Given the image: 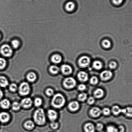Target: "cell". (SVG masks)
I'll use <instances>...</instances> for the list:
<instances>
[{
    "instance_id": "7bdbcfd3",
    "label": "cell",
    "mask_w": 132,
    "mask_h": 132,
    "mask_svg": "<svg viewBox=\"0 0 132 132\" xmlns=\"http://www.w3.org/2000/svg\"><path fill=\"white\" fill-rule=\"evenodd\" d=\"M123 1V0H112L113 3L116 5L121 4Z\"/></svg>"
},
{
    "instance_id": "5b68a950",
    "label": "cell",
    "mask_w": 132,
    "mask_h": 132,
    "mask_svg": "<svg viewBox=\"0 0 132 132\" xmlns=\"http://www.w3.org/2000/svg\"><path fill=\"white\" fill-rule=\"evenodd\" d=\"M76 80L72 77H67L63 81L64 86L67 89H72L76 85Z\"/></svg>"
},
{
    "instance_id": "ffe728a7",
    "label": "cell",
    "mask_w": 132,
    "mask_h": 132,
    "mask_svg": "<svg viewBox=\"0 0 132 132\" xmlns=\"http://www.w3.org/2000/svg\"><path fill=\"white\" fill-rule=\"evenodd\" d=\"M62 60L61 56L58 54L53 55L51 57L52 62L56 64H59L61 62Z\"/></svg>"
},
{
    "instance_id": "277c9868",
    "label": "cell",
    "mask_w": 132,
    "mask_h": 132,
    "mask_svg": "<svg viewBox=\"0 0 132 132\" xmlns=\"http://www.w3.org/2000/svg\"><path fill=\"white\" fill-rule=\"evenodd\" d=\"M0 51L2 55L6 57H10L12 55V49L9 45L7 44L3 45L1 47Z\"/></svg>"
},
{
    "instance_id": "4316f807",
    "label": "cell",
    "mask_w": 132,
    "mask_h": 132,
    "mask_svg": "<svg viewBox=\"0 0 132 132\" xmlns=\"http://www.w3.org/2000/svg\"><path fill=\"white\" fill-rule=\"evenodd\" d=\"M93 67L95 69L99 70L102 68L103 64L100 61H96L93 63Z\"/></svg>"
},
{
    "instance_id": "52a82bcc",
    "label": "cell",
    "mask_w": 132,
    "mask_h": 132,
    "mask_svg": "<svg viewBox=\"0 0 132 132\" xmlns=\"http://www.w3.org/2000/svg\"><path fill=\"white\" fill-rule=\"evenodd\" d=\"M90 59L86 56H82L80 58L79 60V64L80 67L85 68L88 67L90 64Z\"/></svg>"
},
{
    "instance_id": "9a60e30c",
    "label": "cell",
    "mask_w": 132,
    "mask_h": 132,
    "mask_svg": "<svg viewBox=\"0 0 132 132\" xmlns=\"http://www.w3.org/2000/svg\"><path fill=\"white\" fill-rule=\"evenodd\" d=\"M77 77L80 81L82 82H85L88 79V75L86 72L84 71H81L77 75Z\"/></svg>"
},
{
    "instance_id": "484cf974",
    "label": "cell",
    "mask_w": 132,
    "mask_h": 132,
    "mask_svg": "<svg viewBox=\"0 0 132 132\" xmlns=\"http://www.w3.org/2000/svg\"><path fill=\"white\" fill-rule=\"evenodd\" d=\"M12 108L15 111H18L20 109L21 107L20 103L17 102H14L12 103L11 105Z\"/></svg>"
},
{
    "instance_id": "6da1fadb",
    "label": "cell",
    "mask_w": 132,
    "mask_h": 132,
    "mask_svg": "<svg viewBox=\"0 0 132 132\" xmlns=\"http://www.w3.org/2000/svg\"><path fill=\"white\" fill-rule=\"evenodd\" d=\"M33 119L37 125H42L46 122V116L44 111L42 108H40L36 110L33 115Z\"/></svg>"
},
{
    "instance_id": "f1b7e54d",
    "label": "cell",
    "mask_w": 132,
    "mask_h": 132,
    "mask_svg": "<svg viewBox=\"0 0 132 132\" xmlns=\"http://www.w3.org/2000/svg\"><path fill=\"white\" fill-rule=\"evenodd\" d=\"M106 132H118L117 128L112 125L107 127Z\"/></svg>"
},
{
    "instance_id": "ba28073f",
    "label": "cell",
    "mask_w": 132,
    "mask_h": 132,
    "mask_svg": "<svg viewBox=\"0 0 132 132\" xmlns=\"http://www.w3.org/2000/svg\"><path fill=\"white\" fill-rule=\"evenodd\" d=\"M112 76V73L111 71L105 70L101 72L100 75L101 79L103 81H107L110 79Z\"/></svg>"
},
{
    "instance_id": "3957f363",
    "label": "cell",
    "mask_w": 132,
    "mask_h": 132,
    "mask_svg": "<svg viewBox=\"0 0 132 132\" xmlns=\"http://www.w3.org/2000/svg\"><path fill=\"white\" fill-rule=\"evenodd\" d=\"M18 90L20 95L25 96L28 95L30 91V88L28 82H23L19 85Z\"/></svg>"
},
{
    "instance_id": "5bb4252c",
    "label": "cell",
    "mask_w": 132,
    "mask_h": 132,
    "mask_svg": "<svg viewBox=\"0 0 132 132\" xmlns=\"http://www.w3.org/2000/svg\"><path fill=\"white\" fill-rule=\"evenodd\" d=\"M10 101L7 99H3L0 101V107L2 109H8L10 108Z\"/></svg>"
},
{
    "instance_id": "7dc6e473",
    "label": "cell",
    "mask_w": 132,
    "mask_h": 132,
    "mask_svg": "<svg viewBox=\"0 0 132 132\" xmlns=\"http://www.w3.org/2000/svg\"><path fill=\"white\" fill-rule=\"evenodd\" d=\"M1 34H0V38H1Z\"/></svg>"
},
{
    "instance_id": "2e32d148",
    "label": "cell",
    "mask_w": 132,
    "mask_h": 132,
    "mask_svg": "<svg viewBox=\"0 0 132 132\" xmlns=\"http://www.w3.org/2000/svg\"><path fill=\"white\" fill-rule=\"evenodd\" d=\"M84 130L85 132H95V127L93 124L90 123L85 124L84 127Z\"/></svg>"
},
{
    "instance_id": "4dcf8cb0",
    "label": "cell",
    "mask_w": 132,
    "mask_h": 132,
    "mask_svg": "<svg viewBox=\"0 0 132 132\" xmlns=\"http://www.w3.org/2000/svg\"><path fill=\"white\" fill-rule=\"evenodd\" d=\"M6 61L3 58L0 57V70H3L6 67Z\"/></svg>"
},
{
    "instance_id": "7c38bea8",
    "label": "cell",
    "mask_w": 132,
    "mask_h": 132,
    "mask_svg": "<svg viewBox=\"0 0 132 132\" xmlns=\"http://www.w3.org/2000/svg\"><path fill=\"white\" fill-rule=\"evenodd\" d=\"M102 113L101 110L98 107H94L90 111V115L94 117H99L101 114Z\"/></svg>"
},
{
    "instance_id": "44dd1931",
    "label": "cell",
    "mask_w": 132,
    "mask_h": 132,
    "mask_svg": "<svg viewBox=\"0 0 132 132\" xmlns=\"http://www.w3.org/2000/svg\"><path fill=\"white\" fill-rule=\"evenodd\" d=\"M35 125L34 122L31 120H28L24 124V127L28 130H32L34 128Z\"/></svg>"
},
{
    "instance_id": "e575fe53",
    "label": "cell",
    "mask_w": 132,
    "mask_h": 132,
    "mask_svg": "<svg viewBox=\"0 0 132 132\" xmlns=\"http://www.w3.org/2000/svg\"><path fill=\"white\" fill-rule=\"evenodd\" d=\"M46 95L49 96H51L54 94V91L53 89L51 88H48L46 90Z\"/></svg>"
},
{
    "instance_id": "e0dca14e",
    "label": "cell",
    "mask_w": 132,
    "mask_h": 132,
    "mask_svg": "<svg viewBox=\"0 0 132 132\" xmlns=\"http://www.w3.org/2000/svg\"><path fill=\"white\" fill-rule=\"evenodd\" d=\"M9 85L8 80L5 76H0V87L5 88Z\"/></svg>"
},
{
    "instance_id": "74e56055",
    "label": "cell",
    "mask_w": 132,
    "mask_h": 132,
    "mask_svg": "<svg viewBox=\"0 0 132 132\" xmlns=\"http://www.w3.org/2000/svg\"><path fill=\"white\" fill-rule=\"evenodd\" d=\"M103 128H104V126L101 123L97 124L96 126L95 127L96 130L99 132L103 131Z\"/></svg>"
},
{
    "instance_id": "7a4b0ae2",
    "label": "cell",
    "mask_w": 132,
    "mask_h": 132,
    "mask_svg": "<svg viewBox=\"0 0 132 132\" xmlns=\"http://www.w3.org/2000/svg\"><path fill=\"white\" fill-rule=\"evenodd\" d=\"M65 99L63 95L60 93L54 94L52 99L51 105L54 108L60 109L64 105Z\"/></svg>"
},
{
    "instance_id": "d590c367",
    "label": "cell",
    "mask_w": 132,
    "mask_h": 132,
    "mask_svg": "<svg viewBox=\"0 0 132 132\" xmlns=\"http://www.w3.org/2000/svg\"><path fill=\"white\" fill-rule=\"evenodd\" d=\"M98 79L96 76H93L90 78V83L93 85H96L98 84Z\"/></svg>"
},
{
    "instance_id": "f546056e",
    "label": "cell",
    "mask_w": 132,
    "mask_h": 132,
    "mask_svg": "<svg viewBox=\"0 0 132 132\" xmlns=\"http://www.w3.org/2000/svg\"><path fill=\"white\" fill-rule=\"evenodd\" d=\"M87 98V94L85 93H82L80 94L78 96L79 100L81 102L84 101Z\"/></svg>"
},
{
    "instance_id": "9c48e42d",
    "label": "cell",
    "mask_w": 132,
    "mask_h": 132,
    "mask_svg": "<svg viewBox=\"0 0 132 132\" xmlns=\"http://www.w3.org/2000/svg\"><path fill=\"white\" fill-rule=\"evenodd\" d=\"M48 117L51 121H55L58 117V113L56 111L53 109H50L48 111Z\"/></svg>"
},
{
    "instance_id": "ac0fdd59",
    "label": "cell",
    "mask_w": 132,
    "mask_h": 132,
    "mask_svg": "<svg viewBox=\"0 0 132 132\" xmlns=\"http://www.w3.org/2000/svg\"><path fill=\"white\" fill-rule=\"evenodd\" d=\"M112 112L114 114L117 116L120 114V113H123L124 109H122L120 108L118 106H114L112 107Z\"/></svg>"
},
{
    "instance_id": "8992f818",
    "label": "cell",
    "mask_w": 132,
    "mask_h": 132,
    "mask_svg": "<svg viewBox=\"0 0 132 132\" xmlns=\"http://www.w3.org/2000/svg\"><path fill=\"white\" fill-rule=\"evenodd\" d=\"M20 104L23 108L28 109L32 106L33 101L30 98H25L22 100Z\"/></svg>"
},
{
    "instance_id": "bcb514c9",
    "label": "cell",
    "mask_w": 132,
    "mask_h": 132,
    "mask_svg": "<svg viewBox=\"0 0 132 132\" xmlns=\"http://www.w3.org/2000/svg\"><path fill=\"white\" fill-rule=\"evenodd\" d=\"M105 132V131H100V132Z\"/></svg>"
},
{
    "instance_id": "7402d4cb",
    "label": "cell",
    "mask_w": 132,
    "mask_h": 132,
    "mask_svg": "<svg viewBox=\"0 0 132 132\" xmlns=\"http://www.w3.org/2000/svg\"><path fill=\"white\" fill-rule=\"evenodd\" d=\"M94 94L95 98H100L103 96L104 92L103 89L101 88H98L94 91Z\"/></svg>"
},
{
    "instance_id": "603a6c76",
    "label": "cell",
    "mask_w": 132,
    "mask_h": 132,
    "mask_svg": "<svg viewBox=\"0 0 132 132\" xmlns=\"http://www.w3.org/2000/svg\"><path fill=\"white\" fill-rule=\"evenodd\" d=\"M59 68L57 66L55 65H53L50 66L49 68V70L51 73L53 74H57L59 71Z\"/></svg>"
},
{
    "instance_id": "f6af8a7d",
    "label": "cell",
    "mask_w": 132,
    "mask_h": 132,
    "mask_svg": "<svg viewBox=\"0 0 132 132\" xmlns=\"http://www.w3.org/2000/svg\"><path fill=\"white\" fill-rule=\"evenodd\" d=\"M3 96V93L2 90L0 89V100L2 99Z\"/></svg>"
},
{
    "instance_id": "cb8c5ba5",
    "label": "cell",
    "mask_w": 132,
    "mask_h": 132,
    "mask_svg": "<svg viewBox=\"0 0 132 132\" xmlns=\"http://www.w3.org/2000/svg\"><path fill=\"white\" fill-rule=\"evenodd\" d=\"M75 7V4L72 2H69L66 4V10L68 11H72L74 10Z\"/></svg>"
},
{
    "instance_id": "d6a6232c",
    "label": "cell",
    "mask_w": 132,
    "mask_h": 132,
    "mask_svg": "<svg viewBox=\"0 0 132 132\" xmlns=\"http://www.w3.org/2000/svg\"><path fill=\"white\" fill-rule=\"evenodd\" d=\"M20 45L19 41L17 40H13L11 42V45L13 48L16 49L18 48Z\"/></svg>"
},
{
    "instance_id": "60d3db41",
    "label": "cell",
    "mask_w": 132,
    "mask_h": 132,
    "mask_svg": "<svg viewBox=\"0 0 132 132\" xmlns=\"http://www.w3.org/2000/svg\"><path fill=\"white\" fill-rule=\"evenodd\" d=\"M109 66L110 68L112 69H114L117 67V63L115 62L112 61L110 63Z\"/></svg>"
},
{
    "instance_id": "d4e9b609",
    "label": "cell",
    "mask_w": 132,
    "mask_h": 132,
    "mask_svg": "<svg viewBox=\"0 0 132 132\" xmlns=\"http://www.w3.org/2000/svg\"><path fill=\"white\" fill-rule=\"evenodd\" d=\"M123 114L128 117H132V107H128L124 109Z\"/></svg>"
},
{
    "instance_id": "b9f144b4",
    "label": "cell",
    "mask_w": 132,
    "mask_h": 132,
    "mask_svg": "<svg viewBox=\"0 0 132 132\" xmlns=\"http://www.w3.org/2000/svg\"><path fill=\"white\" fill-rule=\"evenodd\" d=\"M86 85L83 84H81L79 85L78 89L80 91H83L86 89Z\"/></svg>"
},
{
    "instance_id": "836d02e7",
    "label": "cell",
    "mask_w": 132,
    "mask_h": 132,
    "mask_svg": "<svg viewBox=\"0 0 132 132\" xmlns=\"http://www.w3.org/2000/svg\"><path fill=\"white\" fill-rule=\"evenodd\" d=\"M102 45H103V47L105 48H108L110 47L111 43L108 40H105L102 42Z\"/></svg>"
},
{
    "instance_id": "30bf717a",
    "label": "cell",
    "mask_w": 132,
    "mask_h": 132,
    "mask_svg": "<svg viewBox=\"0 0 132 132\" xmlns=\"http://www.w3.org/2000/svg\"><path fill=\"white\" fill-rule=\"evenodd\" d=\"M61 71L63 74L68 75L71 74L72 72V67L67 64H63L61 67Z\"/></svg>"
},
{
    "instance_id": "83f0119b",
    "label": "cell",
    "mask_w": 132,
    "mask_h": 132,
    "mask_svg": "<svg viewBox=\"0 0 132 132\" xmlns=\"http://www.w3.org/2000/svg\"><path fill=\"white\" fill-rule=\"evenodd\" d=\"M34 105L36 107H40L42 104V100L40 98H36L34 101Z\"/></svg>"
},
{
    "instance_id": "ab89813d",
    "label": "cell",
    "mask_w": 132,
    "mask_h": 132,
    "mask_svg": "<svg viewBox=\"0 0 132 132\" xmlns=\"http://www.w3.org/2000/svg\"><path fill=\"white\" fill-rule=\"evenodd\" d=\"M95 102V99L94 97H90L88 99L87 102L89 104L92 105Z\"/></svg>"
},
{
    "instance_id": "4fadbf2b",
    "label": "cell",
    "mask_w": 132,
    "mask_h": 132,
    "mask_svg": "<svg viewBox=\"0 0 132 132\" xmlns=\"http://www.w3.org/2000/svg\"><path fill=\"white\" fill-rule=\"evenodd\" d=\"M68 108L71 111L75 112L80 107V105L77 101H72L68 104Z\"/></svg>"
},
{
    "instance_id": "ee69618b",
    "label": "cell",
    "mask_w": 132,
    "mask_h": 132,
    "mask_svg": "<svg viewBox=\"0 0 132 132\" xmlns=\"http://www.w3.org/2000/svg\"><path fill=\"white\" fill-rule=\"evenodd\" d=\"M118 132H125V128L123 126H120L117 128Z\"/></svg>"
},
{
    "instance_id": "f35d334b",
    "label": "cell",
    "mask_w": 132,
    "mask_h": 132,
    "mask_svg": "<svg viewBox=\"0 0 132 132\" xmlns=\"http://www.w3.org/2000/svg\"><path fill=\"white\" fill-rule=\"evenodd\" d=\"M111 112L109 108H106L103 109L102 111L103 114L106 116H108L110 114Z\"/></svg>"
},
{
    "instance_id": "d6986e66",
    "label": "cell",
    "mask_w": 132,
    "mask_h": 132,
    "mask_svg": "<svg viewBox=\"0 0 132 132\" xmlns=\"http://www.w3.org/2000/svg\"><path fill=\"white\" fill-rule=\"evenodd\" d=\"M26 78L27 80L29 82H33L37 79V75L34 72H30L27 75Z\"/></svg>"
},
{
    "instance_id": "8fae6325",
    "label": "cell",
    "mask_w": 132,
    "mask_h": 132,
    "mask_svg": "<svg viewBox=\"0 0 132 132\" xmlns=\"http://www.w3.org/2000/svg\"><path fill=\"white\" fill-rule=\"evenodd\" d=\"M10 119V114L6 112H0V122L3 123H6Z\"/></svg>"
},
{
    "instance_id": "8d00e7d4",
    "label": "cell",
    "mask_w": 132,
    "mask_h": 132,
    "mask_svg": "<svg viewBox=\"0 0 132 132\" xmlns=\"http://www.w3.org/2000/svg\"><path fill=\"white\" fill-rule=\"evenodd\" d=\"M59 125L58 122H55V121H52L50 123V127L53 130H56L59 127Z\"/></svg>"
},
{
    "instance_id": "1f68e13d",
    "label": "cell",
    "mask_w": 132,
    "mask_h": 132,
    "mask_svg": "<svg viewBox=\"0 0 132 132\" xmlns=\"http://www.w3.org/2000/svg\"><path fill=\"white\" fill-rule=\"evenodd\" d=\"M18 88L17 85L16 84L12 83L9 85V89L10 91L12 92L16 91Z\"/></svg>"
}]
</instances>
